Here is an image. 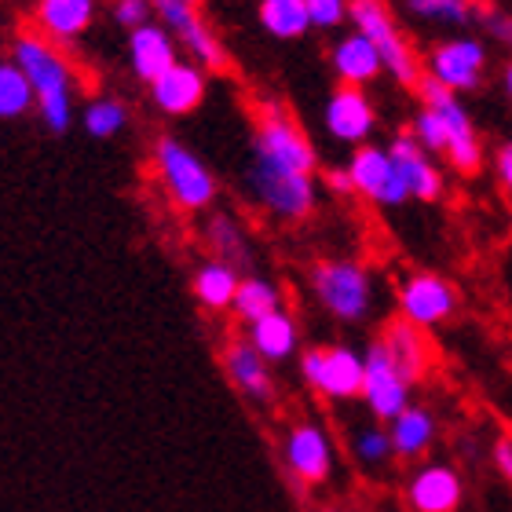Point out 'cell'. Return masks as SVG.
<instances>
[{"instance_id":"obj_15","label":"cell","mask_w":512,"mask_h":512,"mask_svg":"<svg viewBox=\"0 0 512 512\" xmlns=\"http://www.w3.org/2000/svg\"><path fill=\"white\" fill-rule=\"evenodd\" d=\"M322 128L333 143L341 147H363V143H374L377 132V107L366 88L352 85H337L322 103Z\"/></svg>"},{"instance_id":"obj_43","label":"cell","mask_w":512,"mask_h":512,"mask_svg":"<svg viewBox=\"0 0 512 512\" xmlns=\"http://www.w3.org/2000/svg\"><path fill=\"white\" fill-rule=\"evenodd\" d=\"M187 4H194V8H202V4H205V0H187Z\"/></svg>"},{"instance_id":"obj_44","label":"cell","mask_w":512,"mask_h":512,"mask_svg":"<svg viewBox=\"0 0 512 512\" xmlns=\"http://www.w3.org/2000/svg\"><path fill=\"white\" fill-rule=\"evenodd\" d=\"M388 4H392V0H388Z\"/></svg>"},{"instance_id":"obj_1","label":"cell","mask_w":512,"mask_h":512,"mask_svg":"<svg viewBox=\"0 0 512 512\" xmlns=\"http://www.w3.org/2000/svg\"><path fill=\"white\" fill-rule=\"evenodd\" d=\"M11 59L22 66L37 96V118L52 136H66L77 121V74L59 44L26 30L11 41Z\"/></svg>"},{"instance_id":"obj_20","label":"cell","mask_w":512,"mask_h":512,"mask_svg":"<svg viewBox=\"0 0 512 512\" xmlns=\"http://www.w3.org/2000/svg\"><path fill=\"white\" fill-rule=\"evenodd\" d=\"M180 59H183L180 44H176V37L158 19L128 33V70H132V77H136L139 85H154Z\"/></svg>"},{"instance_id":"obj_39","label":"cell","mask_w":512,"mask_h":512,"mask_svg":"<svg viewBox=\"0 0 512 512\" xmlns=\"http://www.w3.org/2000/svg\"><path fill=\"white\" fill-rule=\"evenodd\" d=\"M322 187L326 191H333L337 198H355V187H352V176H348V165H333V169H326L319 176Z\"/></svg>"},{"instance_id":"obj_14","label":"cell","mask_w":512,"mask_h":512,"mask_svg":"<svg viewBox=\"0 0 512 512\" xmlns=\"http://www.w3.org/2000/svg\"><path fill=\"white\" fill-rule=\"evenodd\" d=\"M366 359V377H363V406L366 414L381 421V425H392L395 417L403 414L406 406L414 403V381L399 370V363L392 359L388 344L377 337L363 348Z\"/></svg>"},{"instance_id":"obj_6","label":"cell","mask_w":512,"mask_h":512,"mask_svg":"<svg viewBox=\"0 0 512 512\" xmlns=\"http://www.w3.org/2000/svg\"><path fill=\"white\" fill-rule=\"evenodd\" d=\"M249 158L267 161V165H282L293 172H308L322 176L319 150L300 128V121L289 114L286 103L278 99H260L253 114V136H249Z\"/></svg>"},{"instance_id":"obj_16","label":"cell","mask_w":512,"mask_h":512,"mask_svg":"<svg viewBox=\"0 0 512 512\" xmlns=\"http://www.w3.org/2000/svg\"><path fill=\"white\" fill-rule=\"evenodd\" d=\"M388 154H392L395 169L403 172V183L414 202H421V205L443 202V194H447V172L439 169V158H432V154L417 143L410 128H399V132L388 139Z\"/></svg>"},{"instance_id":"obj_34","label":"cell","mask_w":512,"mask_h":512,"mask_svg":"<svg viewBox=\"0 0 512 512\" xmlns=\"http://www.w3.org/2000/svg\"><path fill=\"white\" fill-rule=\"evenodd\" d=\"M410 132H414V139L421 143V147L432 154V158H447L450 150V136H447V125H443V118H439L436 110H428L417 103L414 118H410Z\"/></svg>"},{"instance_id":"obj_11","label":"cell","mask_w":512,"mask_h":512,"mask_svg":"<svg viewBox=\"0 0 512 512\" xmlns=\"http://www.w3.org/2000/svg\"><path fill=\"white\" fill-rule=\"evenodd\" d=\"M154 19L176 37L183 59L202 66L205 74H227L231 55H227L220 33L202 19V11L187 0H154Z\"/></svg>"},{"instance_id":"obj_25","label":"cell","mask_w":512,"mask_h":512,"mask_svg":"<svg viewBox=\"0 0 512 512\" xmlns=\"http://www.w3.org/2000/svg\"><path fill=\"white\" fill-rule=\"evenodd\" d=\"M242 278H246V271H238V267L209 256V260H202V264L191 271V297L198 300V308L213 311V315L231 311L235 308Z\"/></svg>"},{"instance_id":"obj_33","label":"cell","mask_w":512,"mask_h":512,"mask_svg":"<svg viewBox=\"0 0 512 512\" xmlns=\"http://www.w3.org/2000/svg\"><path fill=\"white\" fill-rule=\"evenodd\" d=\"M81 125L92 139H114L128 128V107L118 96L88 99L85 110H81Z\"/></svg>"},{"instance_id":"obj_2","label":"cell","mask_w":512,"mask_h":512,"mask_svg":"<svg viewBox=\"0 0 512 512\" xmlns=\"http://www.w3.org/2000/svg\"><path fill=\"white\" fill-rule=\"evenodd\" d=\"M308 293L341 326H366L377 311V278L355 256H322L308 267Z\"/></svg>"},{"instance_id":"obj_27","label":"cell","mask_w":512,"mask_h":512,"mask_svg":"<svg viewBox=\"0 0 512 512\" xmlns=\"http://www.w3.org/2000/svg\"><path fill=\"white\" fill-rule=\"evenodd\" d=\"M381 341L388 344L392 359L410 381H425L428 370H432V344H428L425 330H417L414 322L406 319H388V326L381 330Z\"/></svg>"},{"instance_id":"obj_10","label":"cell","mask_w":512,"mask_h":512,"mask_svg":"<svg viewBox=\"0 0 512 512\" xmlns=\"http://www.w3.org/2000/svg\"><path fill=\"white\" fill-rule=\"evenodd\" d=\"M421 107L436 110L443 125H447V136H450V150H447V165L458 176H476L483 169V161H487V150H483V139H480V128L472 121L469 107H465V99L454 96L450 88L436 85V81H421Z\"/></svg>"},{"instance_id":"obj_31","label":"cell","mask_w":512,"mask_h":512,"mask_svg":"<svg viewBox=\"0 0 512 512\" xmlns=\"http://www.w3.org/2000/svg\"><path fill=\"white\" fill-rule=\"evenodd\" d=\"M348 450H352V461L363 472H381L384 465L395 458L392 432H388V425H381V421H370V425L352 428Z\"/></svg>"},{"instance_id":"obj_4","label":"cell","mask_w":512,"mask_h":512,"mask_svg":"<svg viewBox=\"0 0 512 512\" xmlns=\"http://www.w3.org/2000/svg\"><path fill=\"white\" fill-rule=\"evenodd\" d=\"M249 202L275 224H304L319 209V176L308 172H293L282 165H267V161L249 158L246 176H242Z\"/></svg>"},{"instance_id":"obj_7","label":"cell","mask_w":512,"mask_h":512,"mask_svg":"<svg viewBox=\"0 0 512 512\" xmlns=\"http://www.w3.org/2000/svg\"><path fill=\"white\" fill-rule=\"evenodd\" d=\"M278 461H282L289 483L300 491L326 487L337 472V447H333L330 428L315 417H297L278 439Z\"/></svg>"},{"instance_id":"obj_3","label":"cell","mask_w":512,"mask_h":512,"mask_svg":"<svg viewBox=\"0 0 512 512\" xmlns=\"http://www.w3.org/2000/svg\"><path fill=\"white\" fill-rule=\"evenodd\" d=\"M150 169L154 180L172 202V209H180L187 216L213 213L220 202V180L209 169V161L191 150L180 136H158L150 147Z\"/></svg>"},{"instance_id":"obj_21","label":"cell","mask_w":512,"mask_h":512,"mask_svg":"<svg viewBox=\"0 0 512 512\" xmlns=\"http://www.w3.org/2000/svg\"><path fill=\"white\" fill-rule=\"evenodd\" d=\"M330 70L337 77V85H352V88H370L374 81L384 77L381 55H377V48L359 30H344L333 37Z\"/></svg>"},{"instance_id":"obj_5","label":"cell","mask_w":512,"mask_h":512,"mask_svg":"<svg viewBox=\"0 0 512 512\" xmlns=\"http://www.w3.org/2000/svg\"><path fill=\"white\" fill-rule=\"evenodd\" d=\"M348 26L359 30L374 44L384 63V74L399 88H421L425 81V59L417 55L414 41L403 33L388 0H352L348 4Z\"/></svg>"},{"instance_id":"obj_19","label":"cell","mask_w":512,"mask_h":512,"mask_svg":"<svg viewBox=\"0 0 512 512\" xmlns=\"http://www.w3.org/2000/svg\"><path fill=\"white\" fill-rule=\"evenodd\" d=\"M147 92L158 114H165V118H191L209 96V74L202 66H194L191 59H180L169 74L158 77L154 85H147Z\"/></svg>"},{"instance_id":"obj_42","label":"cell","mask_w":512,"mask_h":512,"mask_svg":"<svg viewBox=\"0 0 512 512\" xmlns=\"http://www.w3.org/2000/svg\"><path fill=\"white\" fill-rule=\"evenodd\" d=\"M319 512H348V509H344V505H322Z\"/></svg>"},{"instance_id":"obj_38","label":"cell","mask_w":512,"mask_h":512,"mask_svg":"<svg viewBox=\"0 0 512 512\" xmlns=\"http://www.w3.org/2000/svg\"><path fill=\"white\" fill-rule=\"evenodd\" d=\"M491 169H494V180H498V187H502V191L512 198V139H505V143H498V147H494Z\"/></svg>"},{"instance_id":"obj_24","label":"cell","mask_w":512,"mask_h":512,"mask_svg":"<svg viewBox=\"0 0 512 512\" xmlns=\"http://www.w3.org/2000/svg\"><path fill=\"white\" fill-rule=\"evenodd\" d=\"M392 447H395V458L399 461H421L428 450L436 447L439 439V417L432 406L425 403H410L403 414L395 417L392 425Z\"/></svg>"},{"instance_id":"obj_29","label":"cell","mask_w":512,"mask_h":512,"mask_svg":"<svg viewBox=\"0 0 512 512\" xmlns=\"http://www.w3.org/2000/svg\"><path fill=\"white\" fill-rule=\"evenodd\" d=\"M282 308H286V304H282V286H278L275 278L246 275L242 278V286H238L231 315H235L242 326H253V322L267 319V315H275V311H282Z\"/></svg>"},{"instance_id":"obj_13","label":"cell","mask_w":512,"mask_h":512,"mask_svg":"<svg viewBox=\"0 0 512 512\" xmlns=\"http://www.w3.org/2000/svg\"><path fill=\"white\" fill-rule=\"evenodd\" d=\"M395 308L399 319L414 322L417 330H436L458 311V286L439 271H410L395 282Z\"/></svg>"},{"instance_id":"obj_32","label":"cell","mask_w":512,"mask_h":512,"mask_svg":"<svg viewBox=\"0 0 512 512\" xmlns=\"http://www.w3.org/2000/svg\"><path fill=\"white\" fill-rule=\"evenodd\" d=\"M37 110L30 81L15 59H0V121H22Z\"/></svg>"},{"instance_id":"obj_36","label":"cell","mask_w":512,"mask_h":512,"mask_svg":"<svg viewBox=\"0 0 512 512\" xmlns=\"http://www.w3.org/2000/svg\"><path fill=\"white\" fill-rule=\"evenodd\" d=\"M480 30L487 41L502 44L512 52V11H502V8H480Z\"/></svg>"},{"instance_id":"obj_37","label":"cell","mask_w":512,"mask_h":512,"mask_svg":"<svg viewBox=\"0 0 512 512\" xmlns=\"http://www.w3.org/2000/svg\"><path fill=\"white\" fill-rule=\"evenodd\" d=\"M110 11H114V22L128 33L154 22V0H114Z\"/></svg>"},{"instance_id":"obj_17","label":"cell","mask_w":512,"mask_h":512,"mask_svg":"<svg viewBox=\"0 0 512 512\" xmlns=\"http://www.w3.org/2000/svg\"><path fill=\"white\" fill-rule=\"evenodd\" d=\"M220 366H224L227 381L246 403L253 406H271L278 399V381L275 366L267 363L264 355L256 352L246 337H231L220 352Z\"/></svg>"},{"instance_id":"obj_28","label":"cell","mask_w":512,"mask_h":512,"mask_svg":"<svg viewBox=\"0 0 512 512\" xmlns=\"http://www.w3.org/2000/svg\"><path fill=\"white\" fill-rule=\"evenodd\" d=\"M256 22L275 41H300L315 30L304 0H256Z\"/></svg>"},{"instance_id":"obj_22","label":"cell","mask_w":512,"mask_h":512,"mask_svg":"<svg viewBox=\"0 0 512 512\" xmlns=\"http://www.w3.org/2000/svg\"><path fill=\"white\" fill-rule=\"evenodd\" d=\"M99 15V0H37L33 4V22L37 33L52 44H74L81 41Z\"/></svg>"},{"instance_id":"obj_12","label":"cell","mask_w":512,"mask_h":512,"mask_svg":"<svg viewBox=\"0 0 512 512\" xmlns=\"http://www.w3.org/2000/svg\"><path fill=\"white\" fill-rule=\"evenodd\" d=\"M344 165H348V176H352L355 198L370 202L374 209L395 213V209L414 202L403 183V172L395 169L392 154H388V143H363V147L352 150V158Z\"/></svg>"},{"instance_id":"obj_9","label":"cell","mask_w":512,"mask_h":512,"mask_svg":"<svg viewBox=\"0 0 512 512\" xmlns=\"http://www.w3.org/2000/svg\"><path fill=\"white\" fill-rule=\"evenodd\" d=\"M491 52L472 33H450L439 44H432L425 55V77L436 85L450 88L454 96H472L487 85Z\"/></svg>"},{"instance_id":"obj_18","label":"cell","mask_w":512,"mask_h":512,"mask_svg":"<svg viewBox=\"0 0 512 512\" xmlns=\"http://www.w3.org/2000/svg\"><path fill=\"white\" fill-rule=\"evenodd\" d=\"M410 512H458L465 502V480L450 461H421L403 487Z\"/></svg>"},{"instance_id":"obj_23","label":"cell","mask_w":512,"mask_h":512,"mask_svg":"<svg viewBox=\"0 0 512 512\" xmlns=\"http://www.w3.org/2000/svg\"><path fill=\"white\" fill-rule=\"evenodd\" d=\"M202 242L213 260H224V264L238 267V271H249L256 264V246L253 238H249L246 224L235 213H227V209L205 213Z\"/></svg>"},{"instance_id":"obj_8","label":"cell","mask_w":512,"mask_h":512,"mask_svg":"<svg viewBox=\"0 0 512 512\" xmlns=\"http://www.w3.org/2000/svg\"><path fill=\"white\" fill-rule=\"evenodd\" d=\"M300 381L326 403H355L363 399L366 359L352 344H319L304 348L297 359Z\"/></svg>"},{"instance_id":"obj_35","label":"cell","mask_w":512,"mask_h":512,"mask_svg":"<svg viewBox=\"0 0 512 512\" xmlns=\"http://www.w3.org/2000/svg\"><path fill=\"white\" fill-rule=\"evenodd\" d=\"M311 11V22H315V30H341V26H348V4L352 0H304Z\"/></svg>"},{"instance_id":"obj_40","label":"cell","mask_w":512,"mask_h":512,"mask_svg":"<svg viewBox=\"0 0 512 512\" xmlns=\"http://www.w3.org/2000/svg\"><path fill=\"white\" fill-rule=\"evenodd\" d=\"M491 465L498 469L502 480L512 483V436H498L491 443Z\"/></svg>"},{"instance_id":"obj_41","label":"cell","mask_w":512,"mask_h":512,"mask_svg":"<svg viewBox=\"0 0 512 512\" xmlns=\"http://www.w3.org/2000/svg\"><path fill=\"white\" fill-rule=\"evenodd\" d=\"M502 92H505V99L512 103V55L505 59V66H502Z\"/></svg>"},{"instance_id":"obj_30","label":"cell","mask_w":512,"mask_h":512,"mask_svg":"<svg viewBox=\"0 0 512 512\" xmlns=\"http://www.w3.org/2000/svg\"><path fill=\"white\" fill-rule=\"evenodd\" d=\"M403 11L414 22L447 26V30H465L480 15L476 0H403Z\"/></svg>"},{"instance_id":"obj_26","label":"cell","mask_w":512,"mask_h":512,"mask_svg":"<svg viewBox=\"0 0 512 512\" xmlns=\"http://www.w3.org/2000/svg\"><path fill=\"white\" fill-rule=\"evenodd\" d=\"M246 341L256 352L264 355L271 366H282L289 359H300V322L293 319V311H275L267 319L246 326Z\"/></svg>"}]
</instances>
